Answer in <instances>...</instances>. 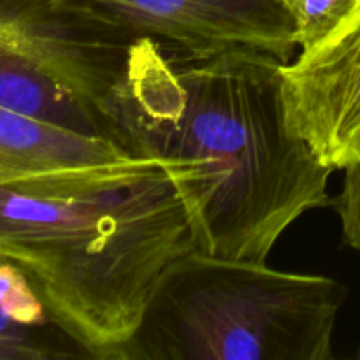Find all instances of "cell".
<instances>
[{
  "instance_id": "cell-1",
  "label": "cell",
  "mask_w": 360,
  "mask_h": 360,
  "mask_svg": "<svg viewBox=\"0 0 360 360\" xmlns=\"http://www.w3.org/2000/svg\"><path fill=\"white\" fill-rule=\"evenodd\" d=\"M281 63L245 48L176 55L141 39L105 101L125 150L193 167L183 193L199 252L266 262L290 225L333 200L334 171L288 123Z\"/></svg>"
},
{
  "instance_id": "cell-2",
  "label": "cell",
  "mask_w": 360,
  "mask_h": 360,
  "mask_svg": "<svg viewBox=\"0 0 360 360\" xmlns=\"http://www.w3.org/2000/svg\"><path fill=\"white\" fill-rule=\"evenodd\" d=\"M186 162L137 157L35 188H0V259L88 359L122 360L169 267L197 250Z\"/></svg>"
},
{
  "instance_id": "cell-3",
  "label": "cell",
  "mask_w": 360,
  "mask_h": 360,
  "mask_svg": "<svg viewBox=\"0 0 360 360\" xmlns=\"http://www.w3.org/2000/svg\"><path fill=\"white\" fill-rule=\"evenodd\" d=\"M345 297L323 274L193 250L164 274L122 360H330Z\"/></svg>"
},
{
  "instance_id": "cell-4",
  "label": "cell",
  "mask_w": 360,
  "mask_h": 360,
  "mask_svg": "<svg viewBox=\"0 0 360 360\" xmlns=\"http://www.w3.org/2000/svg\"><path fill=\"white\" fill-rule=\"evenodd\" d=\"M130 44L79 27L49 0H0V105L116 143L104 104Z\"/></svg>"
},
{
  "instance_id": "cell-5",
  "label": "cell",
  "mask_w": 360,
  "mask_h": 360,
  "mask_svg": "<svg viewBox=\"0 0 360 360\" xmlns=\"http://www.w3.org/2000/svg\"><path fill=\"white\" fill-rule=\"evenodd\" d=\"M79 27L120 42L150 39L186 56L229 49L295 55L290 18L276 0H49Z\"/></svg>"
},
{
  "instance_id": "cell-6",
  "label": "cell",
  "mask_w": 360,
  "mask_h": 360,
  "mask_svg": "<svg viewBox=\"0 0 360 360\" xmlns=\"http://www.w3.org/2000/svg\"><path fill=\"white\" fill-rule=\"evenodd\" d=\"M292 130L333 171L360 160V25L315 53L281 63Z\"/></svg>"
},
{
  "instance_id": "cell-7",
  "label": "cell",
  "mask_w": 360,
  "mask_h": 360,
  "mask_svg": "<svg viewBox=\"0 0 360 360\" xmlns=\"http://www.w3.org/2000/svg\"><path fill=\"white\" fill-rule=\"evenodd\" d=\"M137 155L104 137L86 136L0 105V188H35Z\"/></svg>"
},
{
  "instance_id": "cell-8",
  "label": "cell",
  "mask_w": 360,
  "mask_h": 360,
  "mask_svg": "<svg viewBox=\"0 0 360 360\" xmlns=\"http://www.w3.org/2000/svg\"><path fill=\"white\" fill-rule=\"evenodd\" d=\"M294 28L299 53H315L360 25V0H276Z\"/></svg>"
},
{
  "instance_id": "cell-9",
  "label": "cell",
  "mask_w": 360,
  "mask_h": 360,
  "mask_svg": "<svg viewBox=\"0 0 360 360\" xmlns=\"http://www.w3.org/2000/svg\"><path fill=\"white\" fill-rule=\"evenodd\" d=\"M0 308L18 323L28 327L53 326L44 302L27 274L9 260L0 259Z\"/></svg>"
},
{
  "instance_id": "cell-10",
  "label": "cell",
  "mask_w": 360,
  "mask_h": 360,
  "mask_svg": "<svg viewBox=\"0 0 360 360\" xmlns=\"http://www.w3.org/2000/svg\"><path fill=\"white\" fill-rule=\"evenodd\" d=\"M330 202L340 218L343 243L360 253V160L345 169L341 192Z\"/></svg>"
},
{
  "instance_id": "cell-11",
  "label": "cell",
  "mask_w": 360,
  "mask_h": 360,
  "mask_svg": "<svg viewBox=\"0 0 360 360\" xmlns=\"http://www.w3.org/2000/svg\"><path fill=\"white\" fill-rule=\"evenodd\" d=\"M359 357H360V350H359Z\"/></svg>"
}]
</instances>
